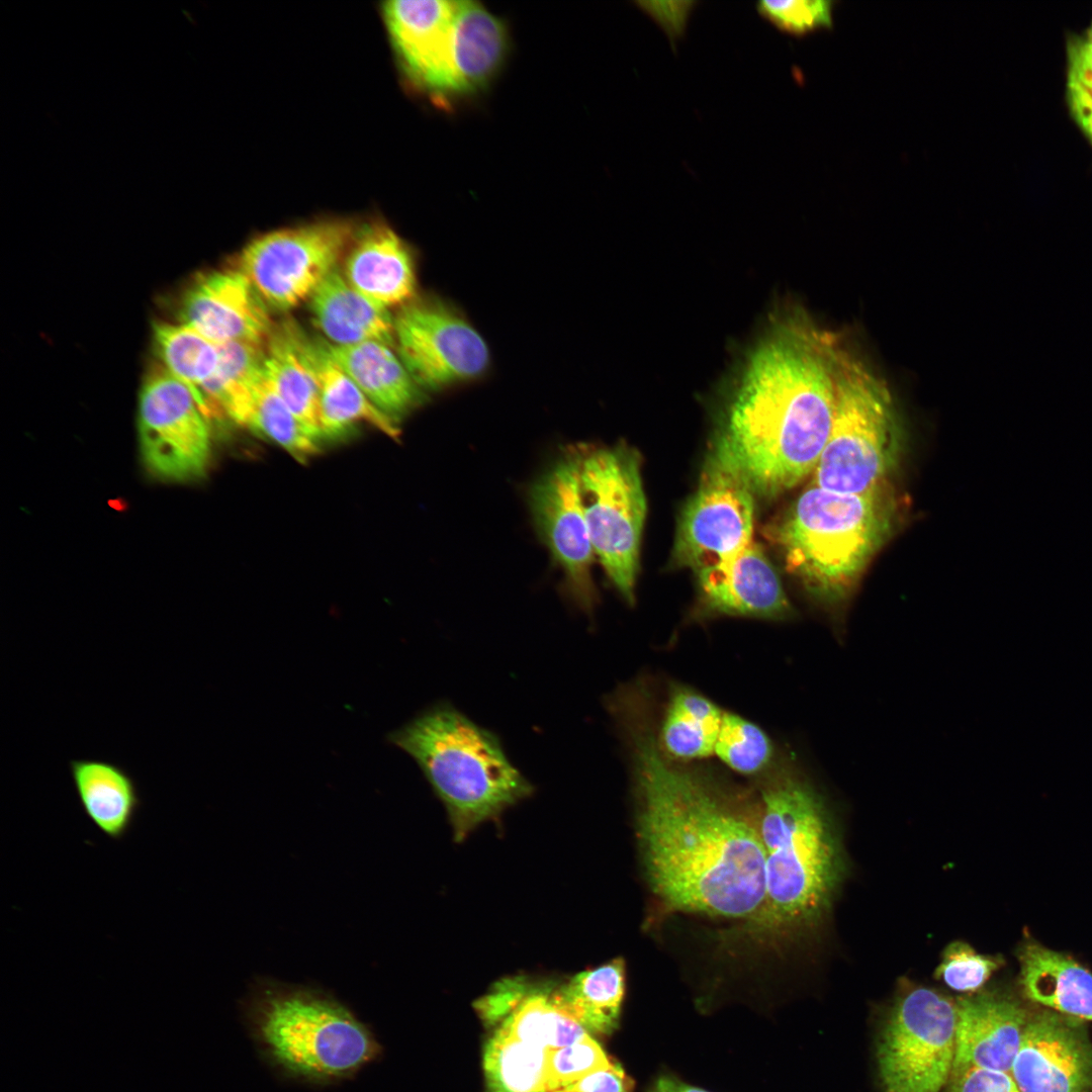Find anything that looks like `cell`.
I'll use <instances>...</instances> for the list:
<instances>
[{"mask_svg": "<svg viewBox=\"0 0 1092 1092\" xmlns=\"http://www.w3.org/2000/svg\"><path fill=\"white\" fill-rule=\"evenodd\" d=\"M638 836L648 883L671 909L723 918L759 914L764 851L757 822L701 780L664 760L648 732H632Z\"/></svg>", "mask_w": 1092, "mask_h": 1092, "instance_id": "1", "label": "cell"}, {"mask_svg": "<svg viewBox=\"0 0 1092 1092\" xmlns=\"http://www.w3.org/2000/svg\"><path fill=\"white\" fill-rule=\"evenodd\" d=\"M841 349L797 311L778 315L752 350L713 450L754 494L775 496L813 473L832 426Z\"/></svg>", "mask_w": 1092, "mask_h": 1092, "instance_id": "2", "label": "cell"}, {"mask_svg": "<svg viewBox=\"0 0 1092 1092\" xmlns=\"http://www.w3.org/2000/svg\"><path fill=\"white\" fill-rule=\"evenodd\" d=\"M764 851V901L759 914L783 930L816 925L829 912L846 863L821 796L785 775L763 791L757 821Z\"/></svg>", "mask_w": 1092, "mask_h": 1092, "instance_id": "3", "label": "cell"}, {"mask_svg": "<svg viewBox=\"0 0 1092 1092\" xmlns=\"http://www.w3.org/2000/svg\"><path fill=\"white\" fill-rule=\"evenodd\" d=\"M388 739L419 764L445 806L457 842L534 792L499 738L450 704L434 705Z\"/></svg>", "mask_w": 1092, "mask_h": 1092, "instance_id": "4", "label": "cell"}, {"mask_svg": "<svg viewBox=\"0 0 1092 1092\" xmlns=\"http://www.w3.org/2000/svg\"><path fill=\"white\" fill-rule=\"evenodd\" d=\"M247 1019L268 1064L302 1083L347 1080L380 1055L374 1034L351 1010L315 991L267 988L252 1001Z\"/></svg>", "mask_w": 1092, "mask_h": 1092, "instance_id": "5", "label": "cell"}, {"mask_svg": "<svg viewBox=\"0 0 1092 1092\" xmlns=\"http://www.w3.org/2000/svg\"><path fill=\"white\" fill-rule=\"evenodd\" d=\"M893 512L885 490L849 494L811 484L779 530L788 568L816 595L842 599L889 536Z\"/></svg>", "mask_w": 1092, "mask_h": 1092, "instance_id": "6", "label": "cell"}, {"mask_svg": "<svg viewBox=\"0 0 1092 1092\" xmlns=\"http://www.w3.org/2000/svg\"><path fill=\"white\" fill-rule=\"evenodd\" d=\"M901 447V430L887 384L842 348L832 426L812 484L849 494L885 490Z\"/></svg>", "mask_w": 1092, "mask_h": 1092, "instance_id": "7", "label": "cell"}, {"mask_svg": "<svg viewBox=\"0 0 1092 1092\" xmlns=\"http://www.w3.org/2000/svg\"><path fill=\"white\" fill-rule=\"evenodd\" d=\"M579 450L583 510L595 555L620 595L633 603L647 509L639 455L626 445Z\"/></svg>", "mask_w": 1092, "mask_h": 1092, "instance_id": "8", "label": "cell"}, {"mask_svg": "<svg viewBox=\"0 0 1092 1092\" xmlns=\"http://www.w3.org/2000/svg\"><path fill=\"white\" fill-rule=\"evenodd\" d=\"M957 1002L914 986L895 1001L885 1025L878 1063L886 1092H939L951 1075Z\"/></svg>", "mask_w": 1092, "mask_h": 1092, "instance_id": "9", "label": "cell"}, {"mask_svg": "<svg viewBox=\"0 0 1092 1092\" xmlns=\"http://www.w3.org/2000/svg\"><path fill=\"white\" fill-rule=\"evenodd\" d=\"M356 231L333 219L267 233L243 250L239 269L267 305L288 309L309 299L336 268Z\"/></svg>", "mask_w": 1092, "mask_h": 1092, "instance_id": "10", "label": "cell"}, {"mask_svg": "<svg viewBox=\"0 0 1092 1092\" xmlns=\"http://www.w3.org/2000/svg\"><path fill=\"white\" fill-rule=\"evenodd\" d=\"M208 422L188 385L163 366L148 374L140 392L139 439L154 475L173 481L200 477L210 453Z\"/></svg>", "mask_w": 1092, "mask_h": 1092, "instance_id": "11", "label": "cell"}, {"mask_svg": "<svg viewBox=\"0 0 1092 1092\" xmlns=\"http://www.w3.org/2000/svg\"><path fill=\"white\" fill-rule=\"evenodd\" d=\"M753 495L741 474L713 450L680 516L673 549L677 563L699 572L750 544Z\"/></svg>", "mask_w": 1092, "mask_h": 1092, "instance_id": "12", "label": "cell"}, {"mask_svg": "<svg viewBox=\"0 0 1092 1092\" xmlns=\"http://www.w3.org/2000/svg\"><path fill=\"white\" fill-rule=\"evenodd\" d=\"M397 355L415 381L440 389L479 376L488 349L477 331L437 298L413 299L394 317Z\"/></svg>", "mask_w": 1092, "mask_h": 1092, "instance_id": "13", "label": "cell"}, {"mask_svg": "<svg viewBox=\"0 0 1092 1092\" xmlns=\"http://www.w3.org/2000/svg\"><path fill=\"white\" fill-rule=\"evenodd\" d=\"M529 506L535 528L564 575V592L580 610L597 602L595 556L580 487V450L567 451L532 484Z\"/></svg>", "mask_w": 1092, "mask_h": 1092, "instance_id": "14", "label": "cell"}, {"mask_svg": "<svg viewBox=\"0 0 1092 1092\" xmlns=\"http://www.w3.org/2000/svg\"><path fill=\"white\" fill-rule=\"evenodd\" d=\"M1077 1020L1029 1016L1010 1070L1020 1092H1092V1045Z\"/></svg>", "mask_w": 1092, "mask_h": 1092, "instance_id": "15", "label": "cell"}, {"mask_svg": "<svg viewBox=\"0 0 1092 1092\" xmlns=\"http://www.w3.org/2000/svg\"><path fill=\"white\" fill-rule=\"evenodd\" d=\"M180 323L215 343H266L274 327L268 305L239 268L202 276L185 293Z\"/></svg>", "mask_w": 1092, "mask_h": 1092, "instance_id": "16", "label": "cell"}, {"mask_svg": "<svg viewBox=\"0 0 1092 1092\" xmlns=\"http://www.w3.org/2000/svg\"><path fill=\"white\" fill-rule=\"evenodd\" d=\"M458 1H389L383 6L394 49L410 79L449 98V51Z\"/></svg>", "mask_w": 1092, "mask_h": 1092, "instance_id": "17", "label": "cell"}, {"mask_svg": "<svg viewBox=\"0 0 1092 1092\" xmlns=\"http://www.w3.org/2000/svg\"><path fill=\"white\" fill-rule=\"evenodd\" d=\"M1028 1018L1007 996L983 993L960 999L952 1071L974 1067L1010 1072Z\"/></svg>", "mask_w": 1092, "mask_h": 1092, "instance_id": "18", "label": "cell"}, {"mask_svg": "<svg viewBox=\"0 0 1092 1092\" xmlns=\"http://www.w3.org/2000/svg\"><path fill=\"white\" fill-rule=\"evenodd\" d=\"M698 576L704 604L717 613L779 618L791 612L777 571L753 541Z\"/></svg>", "mask_w": 1092, "mask_h": 1092, "instance_id": "19", "label": "cell"}, {"mask_svg": "<svg viewBox=\"0 0 1092 1092\" xmlns=\"http://www.w3.org/2000/svg\"><path fill=\"white\" fill-rule=\"evenodd\" d=\"M343 275L357 292L386 309L404 305L415 296L417 282L411 250L382 223L365 225L355 234Z\"/></svg>", "mask_w": 1092, "mask_h": 1092, "instance_id": "20", "label": "cell"}, {"mask_svg": "<svg viewBox=\"0 0 1092 1092\" xmlns=\"http://www.w3.org/2000/svg\"><path fill=\"white\" fill-rule=\"evenodd\" d=\"M508 51L506 26L475 1H458L449 51V98L484 88Z\"/></svg>", "mask_w": 1092, "mask_h": 1092, "instance_id": "21", "label": "cell"}, {"mask_svg": "<svg viewBox=\"0 0 1092 1092\" xmlns=\"http://www.w3.org/2000/svg\"><path fill=\"white\" fill-rule=\"evenodd\" d=\"M324 343L336 363L388 417L396 421L421 402V386L393 351L394 347L377 341L352 345Z\"/></svg>", "mask_w": 1092, "mask_h": 1092, "instance_id": "22", "label": "cell"}, {"mask_svg": "<svg viewBox=\"0 0 1092 1092\" xmlns=\"http://www.w3.org/2000/svg\"><path fill=\"white\" fill-rule=\"evenodd\" d=\"M68 768L85 815L109 839H123L142 806L134 779L118 763L99 758L71 759Z\"/></svg>", "mask_w": 1092, "mask_h": 1092, "instance_id": "23", "label": "cell"}, {"mask_svg": "<svg viewBox=\"0 0 1092 1092\" xmlns=\"http://www.w3.org/2000/svg\"><path fill=\"white\" fill-rule=\"evenodd\" d=\"M314 325L333 345L377 341L395 347L394 317L357 292L336 267L309 298Z\"/></svg>", "mask_w": 1092, "mask_h": 1092, "instance_id": "24", "label": "cell"}, {"mask_svg": "<svg viewBox=\"0 0 1092 1092\" xmlns=\"http://www.w3.org/2000/svg\"><path fill=\"white\" fill-rule=\"evenodd\" d=\"M1024 995L1055 1012L1092 1021V974L1070 957L1026 940L1018 951Z\"/></svg>", "mask_w": 1092, "mask_h": 1092, "instance_id": "25", "label": "cell"}, {"mask_svg": "<svg viewBox=\"0 0 1092 1092\" xmlns=\"http://www.w3.org/2000/svg\"><path fill=\"white\" fill-rule=\"evenodd\" d=\"M301 347L318 386L322 438L340 436L358 423H365L388 437H398L396 421L365 396L331 357L324 342L308 339L301 333Z\"/></svg>", "mask_w": 1092, "mask_h": 1092, "instance_id": "26", "label": "cell"}, {"mask_svg": "<svg viewBox=\"0 0 1092 1092\" xmlns=\"http://www.w3.org/2000/svg\"><path fill=\"white\" fill-rule=\"evenodd\" d=\"M224 417L266 437L299 460L318 450L315 438L293 415L262 370L231 399Z\"/></svg>", "mask_w": 1092, "mask_h": 1092, "instance_id": "27", "label": "cell"}, {"mask_svg": "<svg viewBox=\"0 0 1092 1092\" xmlns=\"http://www.w3.org/2000/svg\"><path fill=\"white\" fill-rule=\"evenodd\" d=\"M301 333L292 323L274 328L266 343L263 371L293 415L320 440L318 386L301 347Z\"/></svg>", "mask_w": 1092, "mask_h": 1092, "instance_id": "28", "label": "cell"}, {"mask_svg": "<svg viewBox=\"0 0 1092 1092\" xmlns=\"http://www.w3.org/2000/svg\"><path fill=\"white\" fill-rule=\"evenodd\" d=\"M625 991V965L621 958L557 982L559 1006L593 1034L608 1035L617 1027Z\"/></svg>", "mask_w": 1092, "mask_h": 1092, "instance_id": "29", "label": "cell"}, {"mask_svg": "<svg viewBox=\"0 0 1092 1092\" xmlns=\"http://www.w3.org/2000/svg\"><path fill=\"white\" fill-rule=\"evenodd\" d=\"M723 712L709 699L687 689L676 690L661 727L665 751L675 758H703L714 753Z\"/></svg>", "mask_w": 1092, "mask_h": 1092, "instance_id": "30", "label": "cell"}, {"mask_svg": "<svg viewBox=\"0 0 1092 1092\" xmlns=\"http://www.w3.org/2000/svg\"><path fill=\"white\" fill-rule=\"evenodd\" d=\"M549 1052L516 1039L495 1028L483 1052L488 1092H549Z\"/></svg>", "mask_w": 1092, "mask_h": 1092, "instance_id": "31", "label": "cell"}, {"mask_svg": "<svg viewBox=\"0 0 1092 1092\" xmlns=\"http://www.w3.org/2000/svg\"><path fill=\"white\" fill-rule=\"evenodd\" d=\"M154 339L162 366L188 385L199 402V391L218 364V343L182 324L167 323L155 325Z\"/></svg>", "mask_w": 1092, "mask_h": 1092, "instance_id": "32", "label": "cell"}, {"mask_svg": "<svg viewBox=\"0 0 1092 1092\" xmlns=\"http://www.w3.org/2000/svg\"><path fill=\"white\" fill-rule=\"evenodd\" d=\"M714 753L733 770L752 775L770 761L772 746L758 726L738 715L724 713Z\"/></svg>", "mask_w": 1092, "mask_h": 1092, "instance_id": "33", "label": "cell"}, {"mask_svg": "<svg viewBox=\"0 0 1092 1092\" xmlns=\"http://www.w3.org/2000/svg\"><path fill=\"white\" fill-rule=\"evenodd\" d=\"M1001 963L1000 959L979 953L970 944L957 940L944 948L935 976L954 991L975 992Z\"/></svg>", "mask_w": 1092, "mask_h": 1092, "instance_id": "34", "label": "cell"}, {"mask_svg": "<svg viewBox=\"0 0 1092 1092\" xmlns=\"http://www.w3.org/2000/svg\"><path fill=\"white\" fill-rule=\"evenodd\" d=\"M613 1063L589 1034L574 1043L550 1051L547 1057L549 1092L560 1090Z\"/></svg>", "mask_w": 1092, "mask_h": 1092, "instance_id": "35", "label": "cell"}, {"mask_svg": "<svg viewBox=\"0 0 1092 1092\" xmlns=\"http://www.w3.org/2000/svg\"><path fill=\"white\" fill-rule=\"evenodd\" d=\"M832 2L827 0H764L756 5L758 12L791 33L801 34L818 27H830Z\"/></svg>", "mask_w": 1092, "mask_h": 1092, "instance_id": "36", "label": "cell"}, {"mask_svg": "<svg viewBox=\"0 0 1092 1092\" xmlns=\"http://www.w3.org/2000/svg\"><path fill=\"white\" fill-rule=\"evenodd\" d=\"M947 1092H1020L1010 1072L965 1068L951 1072Z\"/></svg>", "mask_w": 1092, "mask_h": 1092, "instance_id": "37", "label": "cell"}, {"mask_svg": "<svg viewBox=\"0 0 1092 1092\" xmlns=\"http://www.w3.org/2000/svg\"><path fill=\"white\" fill-rule=\"evenodd\" d=\"M1066 55L1067 79L1080 83L1092 92V19L1082 32L1068 36Z\"/></svg>", "mask_w": 1092, "mask_h": 1092, "instance_id": "38", "label": "cell"}, {"mask_svg": "<svg viewBox=\"0 0 1092 1092\" xmlns=\"http://www.w3.org/2000/svg\"><path fill=\"white\" fill-rule=\"evenodd\" d=\"M633 1086L632 1079L614 1062L555 1092H632Z\"/></svg>", "mask_w": 1092, "mask_h": 1092, "instance_id": "39", "label": "cell"}, {"mask_svg": "<svg viewBox=\"0 0 1092 1092\" xmlns=\"http://www.w3.org/2000/svg\"><path fill=\"white\" fill-rule=\"evenodd\" d=\"M1065 99L1071 119L1092 146V92L1080 83L1067 79Z\"/></svg>", "mask_w": 1092, "mask_h": 1092, "instance_id": "40", "label": "cell"}, {"mask_svg": "<svg viewBox=\"0 0 1092 1092\" xmlns=\"http://www.w3.org/2000/svg\"><path fill=\"white\" fill-rule=\"evenodd\" d=\"M650 1092H709L675 1078L663 1076L656 1080Z\"/></svg>", "mask_w": 1092, "mask_h": 1092, "instance_id": "41", "label": "cell"}]
</instances>
